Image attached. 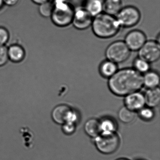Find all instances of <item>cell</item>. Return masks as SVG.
<instances>
[{"mask_svg":"<svg viewBox=\"0 0 160 160\" xmlns=\"http://www.w3.org/2000/svg\"><path fill=\"white\" fill-rule=\"evenodd\" d=\"M131 51L124 41L113 42L107 48L105 56L107 59L115 63H121L126 61L131 55Z\"/></svg>","mask_w":160,"mask_h":160,"instance_id":"5","label":"cell"},{"mask_svg":"<svg viewBox=\"0 0 160 160\" xmlns=\"http://www.w3.org/2000/svg\"><path fill=\"white\" fill-rule=\"evenodd\" d=\"M138 111L139 117L143 120L149 121L152 120L154 118V112L151 108L144 107Z\"/></svg>","mask_w":160,"mask_h":160,"instance_id":"23","label":"cell"},{"mask_svg":"<svg viewBox=\"0 0 160 160\" xmlns=\"http://www.w3.org/2000/svg\"><path fill=\"white\" fill-rule=\"evenodd\" d=\"M71 108L67 105L61 104L57 106L53 109L51 114L54 121L59 124H63L66 122Z\"/></svg>","mask_w":160,"mask_h":160,"instance_id":"12","label":"cell"},{"mask_svg":"<svg viewBox=\"0 0 160 160\" xmlns=\"http://www.w3.org/2000/svg\"><path fill=\"white\" fill-rule=\"evenodd\" d=\"M93 18L84 8L75 9L72 24L76 29L85 30L91 26Z\"/></svg>","mask_w":160,"mask_h":160,"instance_id":"8","label":"cell"},{"mask_svg":"<svg viewBox=\"0 0 160 160\" xmlns=\"http://www.w3.org/2000/svg\"><path fill=\"white\" fill-rule=\"evenodd\" d=\"M108 86L110 91L118 96H125L139 91L143 87V75L133 68L118 70L108 79Z\"/></svg>","mask_w":160,"mask_h":160,"instance_id":"1","label":"cell"},{"mask_svg":"<svg viewBox=\"0 0 160 160\" xmlns=\"http://www.w3.org/2000/svg\"><path fill=\"white\" fill-rule=\"evenodd\" d=\"M54 10L51 18L53 24L59 28H65L72 24L75 9L68 0L53 1Z\"/></svg>","mask_w":160,"mask_h":160,"instance_id":"3","label":"cell"},{"mask_svg":"<svg viewBox=\"0 0 160 160\" xmlns=\"http://www.w3.org/2000/svg\"><path fill=\"white\" fill-rule=\"evenodd\" d=\"M101 133L109 134L116 133L118 124L113 119L105 118L100 121Z\"/></svg>","mask_w":160,"mask_h":160,"instance_id":"19","label":"cell"},{"mask_svg":"<svg viewBox=\"0 0 160 160\" xmlns=\"http://www.w3.org/2000/svg\"><path fill=\"white\" fill-rule=\"evenodd\" d=\"M91 27L96 37L104 39L116 36L121 28L116 16L103 12L93 18Z\"/></svg>","mask_w":160,"mask_h":160,"instance_id":"2","label":"cell"},{"mask_svg":"<svg viewBox=\"0 0 160 160\" xmlns=\"http://www.w3.org/2000/svg\"><path fill=\"white\" fill-rule=\"evenodd\" d=\"M133 66V69L142 75L150 70V63L139 57L134 60Z\"/></svg>","mask_w":160,"mask_h":160,"instance_id":"21","label":"cell"},{"mask_svg":"<svg viewBox=\"0 0 160 160\" xmlns=\"http://www.w3.org/2000/svg\"><path fill=\"white\" fill-rule=\"evenodd\" d=\"M9 60L8 48L6 45H0V67L6 65Z\"/></svg>","mask_w":160,"mask_h":160,"instance_id":"24","label":"cell"},{"mask_svg":"<svg viewBox=\"0 0 160 160\" xmlns=\"http://www.w3.org/2000/svg\"><path fill=\"white\" fill-rule=\"evenodd\" d=\"M143 87L147 88H154L159 87L160 75L156 71L150 70L143 75Z\"/></svg>","mask_w":160,"mask_h":160,"instance_id":"16","label":"cell"},{"mask_svg":"<svg viewBox=\"0 0 160 160\" xmlns=\"http://www.w3.org/2000/svg\"><path fill=\"white\" fill-rule=\"evenodd\" d=\"M8 55L10 61L13 63H19L25 59L26 51L22 46L14 44L8 48Z\"/></svg>","mask_w":160,"mask_h":160,"instance_id":"11","label":"cell"},{"mask_svg":"<svg viewBox=\"0 0 160 160\" xmlns=\"http://www.w3.org/2000/svg\"><path fill=\"white\" fill-rule=\"evenodd\" d=\"M103 2V0H87L85 9L94 17L102 12Z\"/></svg>","mask_w":160,"mask_h":160,"instance_id":"18","label":"cell"},{"mask_svg":"<svg viewBox=\"0 0 160 160\" xmlns=\"http://www.w3.org/2000/svg\"><path fill=\"white\" fill-rule=\"evenodd\" d=\"M10 38V32L7 29L3 27H0V45H6Z\"/></svg>","mask_w":160,"mask_h":160,"instance_id":"25","label":"cell"},{"mask_svg":"<svg viewBox=\"0 0 160 160\" xmlns=\"http://www.w3.org/2000/svg\"><path fill=\"white\" fill-rule=\"evenodd\" d=\"M145 105L152 108L159 105L160 102V89L159 87L148 89L144 94Z\"/></svg>","mask_w":160,"mask_h":160,"instance_id":"14","label":"cell"},{"mask_svg":"<svg viewBox=\"0 0 160 160\" xmlns=\"http://www.w3.org/2000/svg\"><path fill=\"white\" fill-rule=\"evenodd\" d=\"M147 40V36L143 32L133 30L126 34L124 42L131 51H138Z\"/></svg>","mask_w":160,"mask_h":160,"instance_id":"9","label":"cell"},{"mask_svg":"<svg viewBox=\"0 0 160 160\" xmlns=\"http://www.w3.org/2000/svg\"><path fill=\"white\" fill-rule=\"evenodd\" d=\"M31 1L33 3L39 5L40 4H42V3H44V2L49 1L50 0H31Z\"/></svg>","mask_w":160,"mask_h":160,"instance_id":"29","label":"cell"},{"mask_svg":"<svg viewBox=\"0 0 160 160\" xmlns=\"http://www.w3.org/2000/svg\"><path fill=\"white\" fill-rule=\"evenodd\" d=\"M116 17L121 28H131L139 23L141 15L136 7L128 6L123 7Z\"/></svg>","mask_w":160,"mask_h":160,"instance_id":"6","label":"cell"},{"mask_svg":"<svg viewBox=\"0 0 160 160\" xmlns=\"http://www.w3.org/2000/svg\"><path fill=\"white\" fill-rule=\"evenodd\" d=\"M84 130L88 136L95 138L101 134L100 121L95 118L88 120L84 125Z\"/></svg>","mask_w":160,"mask_h":160,"instance_id":"17","label":"cell"},{"mask_svg":"<svg viewBox=\"0 0 160 160\" xmlns=\"http://www.w3.org/2000/svg\"><path fill=\"white\" fill-rule=\"evenodd\" d=\"M118 70V64L108 59L102 62L99 68L100 75L104 78L107 79L112 77Z\"/></svg>","mask_w":160,"mask_h":160,"instance_id":"13","label":"cell"},{"mask_svg":"<svg viewBox=\"0 0 160 160\" xmlns=\"http://www.w3.org/2000/svg\"><path fill=\"white\" fill-rule=\"evenodd\" d=\"M122 8V0H105L103 2V12L116 16Z\"/></svg>","mask_w":160,"mask_h":160,"instance_id":"15","label":"cell"},{"mask_svg":"<svg viewBox=\"0 0 160 160\" xmlns=\"http://www.w3.org/2000/svg\"><path fill=\"white\" fill-rule=\"evenodd\" d=\"M94 143L100 152L109 154L114 153L118 148L120 139L116 133H101L94 138Z\"/></svg>","mask_w":160,"mask_h":160,"instance_id":"4","label":"cell"},{"mask_svg":"<svg viewBox=\"0 0 160 160\" xmlns=\"http://www.w3.org/2000/svg\"><path fill=\"white\" fill-rule=\"evenodd\" d=\"M124 103L125 107L130 110L139 111L145 105L144 94L139 91L132 92L125 96Z\"/></svg>","mask_w":160,"mask_h":160,"instance_id":"10","label":"cell"},{"mask_svg":"<svg viewBox=\"0 0 160 160\" xmlns=\"http://www.w3.org/2000/svg\"><path fill=\"white\" fill-rule=\"evenodd\" d=\"M118 117L120 120L123 123H129L134 119L135 113L124 106L120 109Z\"/></svg>","mask_w":160,"mask_h":160,"instance_id":"20","label":"cell"},{"mask_svg":"<svg viewBox=\"0 0 160 160\" xmlns=\"http://www.w3.org/2000/svg\"><path fill=\"white\" fill-rule=\"evenodd\" d=\"M54 2L51 0L40 4L39 7L40 14L45 18H50L54 10Z\"/></svg>","mask_w":160,"mask_h":160,"instance_id":"22","label":"cell"},{"mask_svg":"<svg viewBox=\"0 0 160 160\" xmlns=\"http://www.w3.org/2000/svg\"><path fill=\"white\" fill-rule=\"evenodd\" d=\"M62 125V130L65 134L70 135L73 134L75 132L76 126L75 123L65 122Z\"/></svg>","mask_w":160,"mask_h":160,"instance_id":"26","label":"cell"},{"mask_svg":"<svg viewBox=\"0 0 160 160\" xmlns=\"http://www.w3.org/2000/svg\"><path fill=\"white\" fill-rule=\"evenodd\" d=\"M138 57L150 63L157 62L160 57V42L157 40L146 41L138 50Z\"/></svg>","mask_w":160,"mask_h":160,"instance_id":"7","label":"cell"},{"mask_svg":"<svg viewBox=\"0 0 160 160\" xmlns=\"http://www.w3.org/2000/svg\"><path fill=\"white\" fill-rule=\"evenodd\" d=\"M19 0H4V5L10 7H13L16 5L19 2Z\"/></svg>","mask_w":160,"mask_h":160,"instance_id":"28","label":"cell"},{"mask_svg":"<svg viewBox=\"0 0 160 160\" xmlns=\"http://www.w3.org/2000/svg\"><path fill=\"white\" fill-rule=\"evenodd\" d=\"M53 1H56V0H53Z\"/></svg>","mask_w":160,"mask_h":160,"instance_id":"32","label":"cell"},{"mask_svg":"<svg viewBox=\"0 0 160 160\" xmlns=\"http://www.w3.org/2000/svg\"><path fill=\"white\" fill-rule=\"evenodd\" d=\"M4 5V0H0V10L2 9Z\"/></svg>","mask_w":160,"mask_h":160,"instance_id":"30","label":"cell"},{"mask_svg":"<svg viewBox=\"0 0 160 160\" xmlns=\"http://www.w3.org/2000/svg\"><path fill=\"white\" fill-rule=\"evenodd\" d=\"M116 160H128V159H125V158H120V159H118Z\"/></svg>","mask_w":160,"mask_h":160,"instance_id":"31","label":"cell"},{"mask_svg":"<svg viewBox=\"0 0 160 160\" xmlns=\"http://www.w3.org/2000/svg\"><path fill=\"white\" fill-rule=\"evenodd\" d=\"M78 117L79 116L77 112L71 108L67 117L66 122H71L76 124L78 120Z\"/></svg>","mask_w":160,"mask_h":160,"instance_id":"27","label":"cell"}]
</instances>
